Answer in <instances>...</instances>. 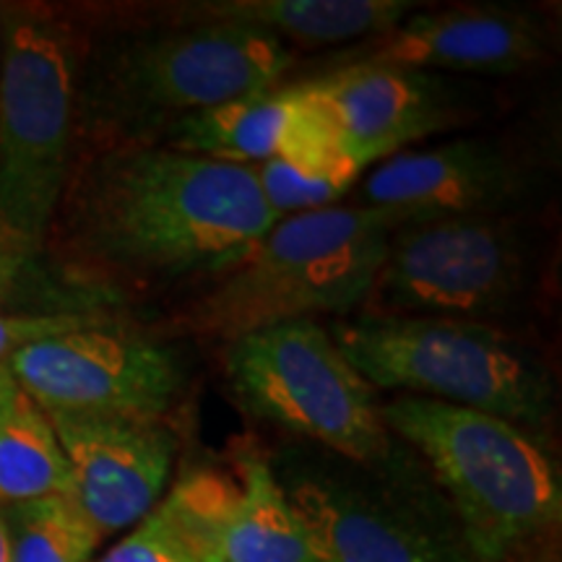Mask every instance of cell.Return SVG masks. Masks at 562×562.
<instances>
[{"label": "cell", "mask_w": 562, "mask_h": 562, "mask_svg": "<svg viewBox=\"0 0 562 562\" xmlns=\"http://www.w3.org/2000/svg\"><path fill=\"white\" fill-rule=\"evenodd\" d=\"M307 83L339 144L362 167L461 121L451 87L427 70L351 63Z\"/></svg>", "instance_id": "8fae6325"}, {"label": "cell", "mask_w": 562, "mask_h": 562, "mask_svg": "<svg viewBox=\"0 0 562 562\" xmlns=\"http://www.w3.org/2000/svg\"><path fill=\"white\" fill-rule=\"evenodd\" d=\"M542 26L510 9L412 11L378 37L357 63H383L414 70L513 74L544 58Z\"/></svg>", "instance_id": "5bb4252c"}, {"label": "cell", "mask_w": 562, "mask_h": 562, "mask_svg": "<svg viewBox=\"0 0 562 562\" xmlns=\"http://www.w3.org/2000/svg\"><path fill=\"white\" fill-rule=\"evenodd\" d=\"M74 121V34L45 13H16L0 63V220L26 252L45 243L66 193Z\"/></svg>", "instance_id": "8992f818"}, {"label": "cell", "mask_w": 562, "mask_h": 562, "mask_svg": "<svg viewBox=\"0 0 562 562\" xmlns=\"http://www.w3.org/2000/svg\"><path fill=\"white\" fill-rule=\"evenodd\" d=\"M9 370L45 414L161 419L182 385L170 347L104 323L32 344Z\"/></svg>", "instance_id": "9c48e42d"}, {"label": "cell", "mask_w": 562, "mask_h": 562, "mask_svg": "<svg viewBox=\"0 0 562 562\" xmlns=\"http://www.w3.org/2000/svg\"><path fill=\"white\" fill-rule=\"evenodd\" d=\"M13 562H91L102 537L66 495L3 505Z\"/></svg>", "instance_id": "44dd1931"}, {"label": "cell", "mask_w": 562, "mask_h": 562, "mask_svg": "<svg viewBox=\"0 0 562 562\" xmlns=\"http://www.w3.org/2000/svg\"><path fill=\"white\" fill-rule=\"evenodd\" d=\"M66 482V456L50 417L5 368L0 375V508L63 495Z\"/></svg>", "instance_id": "ac0fdd59"}, {"label": "cell", "mask_w": 562, "mask_h": 562, "mask_svg": "<svg viewBox=\"0 0 562 562\" xmlns=\"http://www.w3.org/2000/svg\"><path fill=\"white\" fill-rule=\"evenodd\" d=\"M227 378L243 409L341 459L383 463L393 453L381 402L318 321L258 328L229 341Z\"/></svg>", "instance_id": "52a82bcc"}, {"label": "cell", "mask_w": 562, "mask_h": 562, "mask_svg": "<svg viewBox=\"0 0 562 562\" xmlns=\"http://www.w3.org/2000/svg\"><path fill=\"white\" fill-rule=\"evenodd\" d=\"M24 256L26 250L21 248L16 237L5 229L3 220H0V297H3L5 290L13 284V279H16L19 266L24 261Z\"/></svg>", "instance_id": "603a6c76"}, {"label": "cell", "mask_w": 562, "mask_h": 562, "mask_svg": "<svg viewBox=\"0 0 562 562\" xmlns=\"http://www.w3.org/2000/svg\"><path fill=\"white\" fill-rule=\"evenodd\" d=\"M5 368H9V364H0V375H3V370H5Z\"/></svg>", "instance_id": "d4e9b609"}, {"label": "cell", "mask_w": 562, "mask_h": 562, "mask_svg": "<svg viewBox=\"0 0 562 562\" xmlns=\"http://www.w3.org/2000/svg\"><path fill=\"white\" fill-rule=\"evenodd\" d=\"M381 414L448 490L474 562H505L560 524V469L526 427L419 396L381 404Z\"/></svg>", "instance_id": "3957f363"}, {"label": "cell", "mask_w": 562, "mask_h": 562, "mask_svg": "<svg viewBox=\"0 0 562 562\" xmlns=\"http://www.w3.org/2000/svg\"><path fill=\"white\" fill-rule=\"evenodd\" d=\"M66 456L63 495L100 537L125 531L161 501L178 438L161 419L47 414Z\"/></svg>", "instance_id": "30bf717a"}, {"label": "cell", "mask_w": 562, "mask_h": 562, "mask_svg": "<svg viewBox=\"0 0 562 562\" xmlns=\"http://www.w3.org/2000/svg\"><path fill=\"white\" fill-rule=\"evenodd\" d=\"M292 53L271 34L224 21H182L104 53L97 110L125 144L186 117L279 87Z\"/></svg>", "instance_id": "5b68a950"}, {"label": "cell", "mask_w": 562, "mask_h": 562, "mask_svg": "<svg viewBox=\"0 0 562 562\" xmlns=\"http://www.w3.org/2000/svg\"><path fill=\"white\" fill-rule=\"evenodd\" d=\"M419 3L409 0H211L182 11V21H224L279 42L321 47L383 37Z\"/></svg>", "instance_id": "e0dca14e"}, {"label": "cell", "mask_w": 562, "mask_h": 562, "mask_svg": "<svg viewBox=\"0 0 562 562\" xmlns=\"http://www.w3.org/2000/svg\"><path fill=\"white\" fill-rule=\"evenodd\" d=\"M331 336L372 389L495 414L526 430L554 412L550 370L490 323L368 313Z\"/></svg>", "instance_id": "277c9868"}, {"label": "cell", "mask_w": 562, "mask_h": 562, "mask_svg": "<svg viewBox=\"0 0 562 562\" xmlns=\"http://www.w3.org/2000/svg\"><path fill=\"white\" fill-rule=\"evenodd\" d=\"M237 505L224 562H318L305 526L263 459L237 463Z\"/></svg>", "instance_id": "d6986e66"}, {"label": "cell", "mask_w": 562, "mask_h": 562, "mask_svg": "<svg viewBox=\"0 0 562 562\" xmlns=\"http://www.w3.org/2000/svg\"><path fill=\"white\" fill-rule=\"evenodd\" d=\"M97 326L79 313H42V315H0V364H9L21 349L53 339V336Z\"/></svg>", "instance_id": "7402d4cb"}, {"label": "cell", "mask_w": 562, "mask_h": 562, "mask_svg": "<svg viewBox=\"0 0 562 562\" xmlns=\"http://www.w3.org/2000/svg\"><path fill=\"white\" fill-rule=\"evenodd\" d=\"M235 505L232 476L195 469L182 474L131 533L91 562H224Z\"/></svg>", "instance_id": "2e32d148"}, {"label": "cell", "mask_w": 562, "mask_h": 562, "mask_svg": "<svg viewBox=\"0 0 562 562\" xmlns=\"http://www.w3.org/2000/svg\"><path fill=\"white\" fill-rule=\"evenodd\" d=\"M362 172L364 167L336 136L297 146L256 167L261 191L277 220L339 206V199L355 188Z\"/></svg>", "instance_id": "ffe728a7"}, {"label": "cell", "mask_w": 562, "mask_h": 562, "mask_svg": "<svg viewBox=\"0 0 562 562\" xmlns=\"http://www.w3.org/2000/svg\"><path fill=\"white\" fill-rule=\"evenodd\" d=\"M167 136L172 149L258 167L336 133L313 100L311 83L300 81L199 112L172 125Z\"/></svg>", "instance_id": "9a60e30c"}, {"label": "cell", "mask_w": 562, "mask_h": 562, "mask_svg": "<svg viewBox=\"0 0 562 562\" xmlns=\"http://www.w3.org/2000/svg\"><path fill=\"white\" fill-rule=\"evenodd\" d=\"M402 222L362 203L277 220L243 261L214 279L182 326L229 344L277 323L355 311L368 302Z\"/></svg>", "instance_id": "7a4b0ae2"}, {"label": "cell", "mask_w": 562, "mask_h": 562, "mask_svg": "<svg viewBox=\"0 0 562 562\" xmlns=\"http://www.w3.org/2000/svg\"><path fill=\"white\" fill-rule=\"evenodd\" d=\"M281 487L318 562H474L463 542L355 484L294 476Z\"/></svg>", "instance_id": "4fadbf2b"}, {"label": "cell", "mask_w": 562, "mask_h": 562, "mask_svg": "<svg viewBox=\"0 0 562 562\" xmlns=\"http://www.w3.org/2000/svg\"><path fill=\"white\" fill-rule=\"evenodd\" d=\"M0 562H13L11 560V537H9V526H5L3 508H0Z\"/></svg>", "instance_id": "cb8c5ba5"}, {"label": "cell", "mask_w": 562, "mask_h": 562, "mask_svg": "<svg viewBox=\"0 0 562 562\" xmlns=\"http://www.w3.org/2000/svg\"><path fill=\"white\" fill-rule=\"evenodd\" d=\"M526 175L516 157L484 138H456L378 161L360 188L362 206L402 220L503 214L521 199Z\"/></svg>", "instance_id": "7c38bea8"}, {"label": "cell", "mask_w": 562, "mask_h": 562, "mask_svg": "<svg viewBox=\"0 0 562 562\" xmlns=\"http://www.w3.org/2000/svg\"><path fill=\"white\" fill-rule=\"evenodd\" d=\"M524 284V237L508 216H435L391 232L368 302L372 315L484 323L508 313Z\"/></svg>", "instance_id": "ba28073f"}, {"label": "cell", "mask_w": 562, "mask_h": 562, "mask_svg": "<svg viewBox=\"0 0 562 562\" xmlns=\"http://www.w3.org/2000/svg\"><path fill=\"white\" fill-rule=\"evenodd\" d=\"M273 224L256 167L157 144L110 149L74 201L79 248L151 284L222 277Z\"/></svg>", "instance_id": "6da1fadb"}]
</instances>
